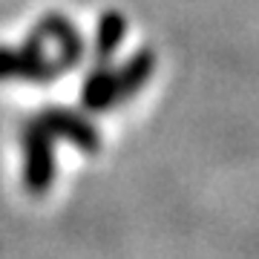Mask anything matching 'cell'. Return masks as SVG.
I'll return each instance as SVG.
<instances>
[{
	"label": "cell",
	"instance_id": "6da1fadb",
	"mask_svg": "<svg viewBox=\"0 0 259 259\" xmlns=\"http://www.w3.org/2000/svg\"><path fill=\"white\" fill-rule=\"evenodd\" d=\"M66 72V66L47 52V40L35 29L20 47H0V81L52 83Z\"/></svg>",
	"mask_w": 259,
	"mask_h": 259
},
{
	"label": "cell",
	"instance_id": "8992f818",
	"mask_svg": "<svg viewBox=\"0 0 259 259\" xmlns=\"http://www.w3.org/2000/svg\"><path fill=\"white\" fill-rule=\"evenodd\" d=\"M156 72V52L153 49H139L115 69L118 75V87H121V101H130L133 95L144 90V83L153 78Z\"/></svg>",
	"mask_w": 259,
	"mask_h": 259
},
{
	"label": "cell",
	"instance_id": "277c9868",
	"mask_svg": "<svg viewBox=\"0 0 259 259\" xmlns=\"http://www.w3.org/2000/svg\"><path fill=\"white\" fill-rule=\"evenodd\" d=\"M35 32L44 40H52L58 47V61L66 66V69H72V66L81 64L83 58V37L81 32L75 29V23L69 18H64V15H58V12H52V15H44L40 18V23L35 26Z\"/></svg>",
	"mask_w": 259,
	"mask_h": 259
},
{
	"label": "cell",
	"instance_id": "52a82bcc",
	"mask_svg": "<svg viewBox=\"0 0 259 259\" xmlns=\"http://www.w3.org/2000/svg\"><path fill=\"white\" fill-rule=\"evenodd\" d=\"M124 37H127V18L115 9H107L98 18V23H95V37H93V49H95L98 64H107L118 52Z\"/></svg>",
	"mask_w": 259,
	"mask_h": 259
},
{
	"label": "cell",
	"instance_id": "7a4b0ae2",
	"mask_svg": "<svg viewBox=\"0 0 259 259\" xmlns=\"http://www.w3.org/2000/svg\"><path fill=\"white\" fill-rule=\"evenodd\" d=\"M23 144V185L32 196H44L55 182V136L40 118H32L20 133Z\"/></svg>",
	"mask_w": 259,
	"mask_h": 259
},
{
	"label": "cell",
	"instance_id": "3957f363",
	"mask_svg": "<svg viewBox=\"0 0 259 259\" xmlns=\"http://www.w3.org/2000/svg\"><path fill=\"white\" fill-rule=\"evenodd\" d=\"M37 118L47 124V130L55 139L66 141L69 147L81 153H98L101 150V133L87 115L69 110V107H47Z\"/></svg>",
	"mask_w": 259,
	"mask_h": 259
},
{
	"label": "cell",
	"instance_id": "5b68a950",
	"mask_svg": "<svg viewBox=\"0 0 259 259\" xmlns=\"http://www.w3.org/2000/svg\"><path fill=\"white\" fill-rule=\"evenodd\" d=\"M81 104L90 112H107L112 107H118L121 101V87L115 69L107 64H98L93 72L83 78L81 83Z\"/></svg>",
	"mask_w": 259,
	"mask_h": 259
}]
</instances>
